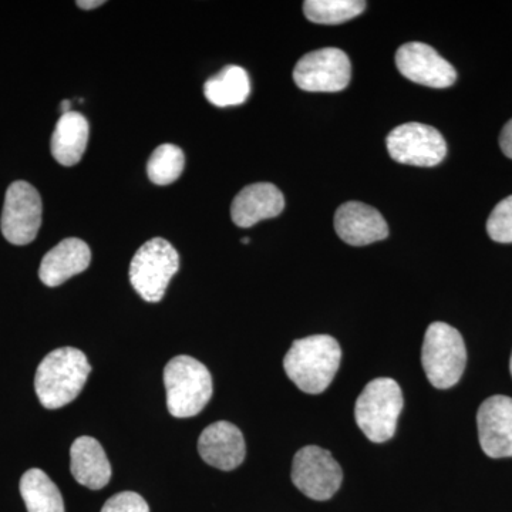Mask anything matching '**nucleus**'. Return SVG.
<instances>
[{
	"label": "nucleus",
	"mask_w": 512,
	"mask_h": 512,
	"mask_svg": "<svg viewBox=\"0 0 512 512\" xmlns=\"http://www.w3.org/2000/svg\"><path fill=\"white\" fill-rule=\"evenodd\" d=\"M292 481L306 497L326 501L338 493L343 471L328 450L306 446L293 457Z\"/></svg>",
	"instance_id": "obj_7"
},
{
	"label": "nucleus",
	"mask_w": 512,
	"mask_h": 512,
	"mask_svg": "<svg viewBox=\"0 0 512 512\" xmlns=\"http://www.w3.org/2000/svg\"><path fill=\"white\" fill-rule=\"evenodd\" d=\"M20 494L28 512H64L62 493L45 471L32 468L20 480Z\"/></svg>",
	"instance_id": "obj_20"
},
{
	"label": "nucleus",
	"mask_w": 512,
	"mask_h": 512,
	"mask_svg": "<svg viewBox=\"0 0 512 512\" xmlns=\"http://www.w3.org/2000/svg\"><path fill=\"white\" fill-rule=\"evenodd\" d=\"M352 79L348 55L335 47L315 50L296 63L293 80L299 89L311 93L342 92Z\"/></svg>",
	"instance_id": "obj_8"
},
{
	"label": "nucleus",
	"mask_w": 512,
	"mask_h": 512,
	"mask_svg": "<svg viewBox=\"0 0 512 512\" xmlns=\"http://www.w3.org/2000/svg\"><path fill=\"white\" fill-rule=\"evenodd\" d=\"M366 2L360 0H306L303 13L318 25H340L363 13Z\"/></svg>",
	"instance_id": "obj_21"
},
{
	"label": "nucleus",
	"mask_w": 512,
	"mask_h": 512,
	"mask_svg": "<svg viewBox=\"0 0 512 512\" xmlns=\"http://www.w3.org/2000/svg\"><path fill=\"white\" fill-rule=\"evenodd\" d=\"M101 5H104V2L103 0H92V2H90V0H80V2H77V6H79L80 9H86V10H89V9H96V8H99V6Z\"/></svg>",
	"instance_id": "obj_26"
},
{
	"label": "nucleus",
	"mask_w": 512,
	"mask_h": 512,
	"mask_svg": "<svg viewBox=\"0 0 512 512\" xmlns=\"http://www.w3.org/2000/svg\"><path fill=\"white\" fill-rule=\"evenodd\" d=\"M89 121L83 114L70 111L62 114L52 136V154L57 163L72 167L82 160L89 141Z\"/></svg>",
	"instance_id": "obj_18"
},
{
	"label": "nucleus",
	"mask_w": 512,
	"mask_h": 512,
	"mask_svg": "<svg viewBox=\"0 0 512 512\" xmlns=\"http://www.w3.org/2000/svg\"><path fill=\"white\" fill-rule=\"evenodd\" d=\"M180 269L177 249L163 238L146 242L134 255L130 265V282L146 302L164 298L167 286Z\"/></svg>",
	"instance_id": "obj_6"
},
{
	"label": "nucleus",
	"mask_w": 512,
	"mask_h": 512,
	"mask_svg": "<svg viewBox=\"0 0 512 512\" xmlns=\"http://www.w3.org/2000/svg\"><path fill=\"white\" fill-rule=\"evenodd\" d=\"M70 470L77 483L100 490L109 484L111 466L106 451L93 437H79L70 448Z\"/></svg>",
	"instance_id": "obj_17"
},
{
	"label": "nucleus",
	"mask_w": 512,
	"mask_h": 512,
	"mask_svg": "<svg viewBox=\"0 0 512 512\" xmlns=\"http://www.w3.org/2000/svg\"><path fill=\"white\" fill-rule=\"evenodd\" d=\"M101 512H150V507L140 494L124 491L107 500Z\"/></svg>",
	"instance_id": "obj_24"
},
{
	"label": "nucleus",
	"mask_w": 512,
	"mask_h": 512,
	"mask_svg": "<svg viewBox=\"0 0 512 512\" xmlns=\"http://www.w3.org/2000/svg\"><path fill=\"white\" fill-rule=\"evenodd\" d=\"M387 151L394 161L414 167H434L447 156V144L439 130L421 123H406L390 131Z\"/></svg>",
	"instance_id": "obj_10"
},
{
	"label": "nucleus",
	"mask_w": 512,
	"mask_h": 512,
	"mask_svg": "<svg viewBox=\"0 0 512 512\" xmlns=\"http://www.w3.org/2000/svg\"><path fill=\"white\" fill-rule=\"evenodd\" d=\"M336 234L346 244L365 247L389 237V227L376 208L359 201L340 205L335 214Z\"/></svg>",
	"instance_id": "obj_13"
},
{
	"label": "nucleus",
	"mask_w": 512,
	"mask_h": 512,
	"mask_svg": "<svg viewBox=\"0 0 512 512\" xmlns=\"http://www.w3.org/2000/svg\"><path fill=\"white\" fill-rule=\"evenodd\" d=\"M285 208L284 194L274 184L259 183L245 187L231 205V217L241 228L254 227L278 217Z\"/></svg>",
	"instance_id": "obj_15"
},
{
	"label": "nucleus",
	"mask_w": 512,
	"mask_h": 512,
	"mask_svg": "<svg viewBox=\"0 0 512 512\" xmlns=\"http://www.w3.org/2000/svg\"><path fill=\"white\" fill-rule=\"evenodd\" d=\"M167 407L171 416L188 419L197 416L207 406L214 392L212 376L207 366L191 356H177L164 369Z\"/></svg>",
	"instance_id": "obj_3"
},
{
	"label": "nucleus",
	"mask_w": 512,
	"mask_h": 512,
	"mask_svg": "<svg viewBox=\"0 0 512 512\" xmlns=\"http://www.w3.org/2000/svg\"><path fill=\"white\" fill-rule=\"evenodd\" d=\"M500 147L508 158H512V119L505 124L500 136Z\"/></svg>",
	"instance_id": "obj_25"
},
{
	"label": "nucleus",
	"mask_w": 512,
	"mask_h": 512,
	"mask_svg": "<svg viewBox=\"0 0 512 512\" xmlns=\"http://www.w3.org/2000/svg\"><path fill=\"white\" fill-rule=\"evenodd\" d=\"M204 94L217 107L241 106L251 94V80L242 67H224L204 84Z\"/></svg>",
	"instance_id": "obj_19"
},
{
	"label": "nucleus",
	"mask_w": 512,
	"mask_h": 512,
	"mask_svg": "<svg viewBox=\"0 0 512 512\" xmlns=\"http://www.w3.org/2000/svg\"><path fill=\"white\" fill-rule=\"evenodd\" d=\"M43 204L39 192L26 181H15L6 191L3 205V237L13 245H28L35 241L42 225Z\"/></svg>",
	"instance_id": "obj_9"
},
{
	"label": "nucleus",
	"mask_w": 512,
	"mask_h": 512,
	"mask_svg": "<svg viewBox=\"0 0 512 512\" xmlns=\"http://www.w3.org/2000/svg\"><path fill=\"white\" fill-rule=\"evenodd\" d=\"M92 366L82 350H53L37 367L35 389L40 403L55 410L72 403L89 379Z\"/></svg>",
	"instance_id": "obj_2"
},
{
	"label": "nucleus",
	"mask_w": 512,
	"mask_h": 512,
	"mask_svg": "<svg viewBox=\"0 0 512 512\" xmlns=\"http://www.w3.org/2000/svg\"><path fill=\"white\" fill-rule=\"evenodd\" d=\"M510 370H511V376H512V355H511V362H510Z\"/></svg>",
	"instance_id": "obj_29"
},
{
	"label": "nucleus",
	"mask_w": 512,
	"mask_h": 512,
	"mask_svg": "<svg viewBox=\"0 0 512 512\" xmlns=\"http://www.w3.org/2000/svg\"><path fill=\"white\" fill-rule=\"evenodd\" d=\"M185 158L183 150L174 144H163L151 154L147 164V175L151 183L170 185L183 174Z\"/></svg>",
	"instance_id": "obj_22"
},
{
	"label": "nucleus",
	"mask_w": 512,
	"mask_h": 512,
	"mask_svg": "<svg viewBox=\"0 0 512 512\" xmlns=\"http://www.w3.org/2000/svg\"><path fill=\"white\" fill-rule=\"evenodd\" d=\"M70 107H72V104H70L69 100L62 101V104H60V110H62L63 114L70 113Z\"/></svg>",
	"instance_id": "obj_27"
},
{
	"label": "nucleus",
	"mask_w": 512,
	"mask_h": 512,
	"mask_svg": "<svg viewBox=\"0 0 512 512\" xmlns=\"http://www.w3.org/2000/svg\"><path fill=\"white\" fill-rule=\"evenodd\" d=\"M490 238L500 244H512V195L498 202L487 221Z\"/></svg>",
	"instance_id": "obj_23"
},
{
	"label": "nucleus",
	"mask_w": 512,
	"mask_h": 512,
	"mask_svg": "<svg viewBox=\"0 0 512 512\" xmlns=\"http://www.w3.org/2000/svg\"><path fill=\"white\" fill-rule=\"evenodd\" d=\"M92 262L89 245L79 238H67L50 249L40 264V281L49 288H56L74 275L82 274Z\"/></svg>",
	"instance_id": "obj_16"
},
{
	"label": "nucleus",
	"mask_w": 512,
	"mask_h": 512,
	"mask_svg": "<svg viewBox=\"0 0 512 512\" xmlns=\"http://www.w3.org/2000/svg\"><path fill=\"white\" fill-rule=\"evenodd\" d=\"M249 242H251V239L249 238L242 239V244H249Z\"/></svg>",
	"instance_id": "obj_28"
},
{
	"label": "nucleus",
	"mask_w": 512,
	"mask_h": 512,
	"mask_svg": "<svg viewBox=\"0 0 512 512\" xmlns=\"http://www.w3.org/2000/svg\"><path fill=\"white\" fill-rule=\"evenodd\" d=\"M342 349L329 335H313L295 340L284 357L286 375L303 393L325 392L338 373Z\"/></svg>",
	"instance_id": "obj_1"
},
{
	"label": "nucleus",
	"mask_w": 512,
	"mask_h": 512,
	"mask_svg": "<svg viewBox=\"0 0 512 512\" xmlns=\"http://www.w3.org/2000/svg\"><path fill=\"white\" fill-rule=\"evenodd\" d=\"M403 404L402 389L396 380L389 377L372 380L356 402L357 426L373 443L389 441L396 434Z\"/></svg>",
	"instance_id": "obj_5"
},
{
	"label": "nucleus",
	"mask_w": 512,
	"mask_h": 512,
	"mask_svg": "<svg viewBox=\"0 0 512 512\" xmlns=\"http://www.w3.org/2000/svg\"><path fill=\"white\" fill-rule=\"evenodd\" d=\"M396 66L410 82L433 89H446L457 80L456 69L426 43L410 42L400 47Z\"/></svg>",
	"instance_id": "obj_11"
},
{
	"label": "nucleus",
	"mask_w": 512,
	"mask_h": 512,
	"mask_svg": "<svg viewBox=\"0 0 512 512\" xmlns=\"http://www.w3.org/2000/svg\"><path fill=\"white\" fill-rule=\"evenodd\" d=\"M480 446L491 458L512 457V399L490 397L481 404L477 413Z\"/></svg>",
	"instance_id": "obj_12"
},
{
	"label": "nucleus",
	"mask_w": 512,
	"mask_h": 512,
	"mask_svg": "<svg viewBox=\"0 0 512 512\" xmlns=\"http://www.w3.org/2000/svg\"><path fill=\"white\" fill-rule=\"evenodd\" d=\"M421 365L436 389L456 386L467 365L466 343L461 333L447 323H431L424 336Z\"/></svg>",
	"instance_id": "obj_4"
},
{
	"label": "nucleus",
	"mask_w": 512,
	"mask_h": 512,
	"mask_svg": "<svg viewBox=\"0 0 512 512\" xmlns=\"http://www.w3.org/2000/svg\"><path fill=\"white\" fill-rule=\"evenodd\" d=\"M198 451L205 463L222 471L241 466L247 454L244 434L229 421H217L202 431Z\"/></svg>",
	"instance_id": "obj_14"
}]
</instances>
